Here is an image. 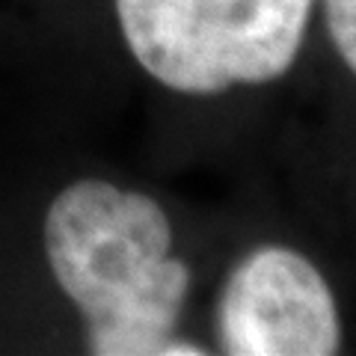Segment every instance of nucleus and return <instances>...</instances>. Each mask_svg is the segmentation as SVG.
<instances>
[{
    "label": "nucleus",
    "instance_id": "f03ea898",
    "mask_svg": "<svg viewBox=\"0 0 356 356\" xmlns=\"http://www.w3.org/2000/svg\"><path fill=\"white\" fill-rule=\"evenodd\" d=\"M315 0H116L137 63L163 86L211 95L282 77Z\"/></svg>",
    "mask_w": 356,
    "mask_h": 356
},
{
    "label": "nucleus",
    "instance_id": "f257e3e1",
    "mask_svg": "<svg viewBox=\"0 0 356 356\" xmlns=\"http://www.w3.org/2000/svg\"><path fill=\"white\" fill-rule=\"evenodd\" d=\"M172 226L152 196L102 178L69 184L44 217L54 280L86 321L98 356H199L172 339L191 270L170 255Z\"/></svg>",
    "mask_w": 356,
    "mask_h": 356
},
{
    "label": "nucleus",
    "instance_id": "20e7f679",
    "mask_svg": "<svg viewBox=\"0 0 356 356\" xmlns=\"http://www.w3.org/2000/svg\"><path fill=\"white\" fill-rule=\"evenodd\" d=\"M324 13L341 60L356 74V0H324Z\"/></svg>",
    "mask_w": 356,
    "mask_h": 356
},
{
    "label": "nucleus",
    "instance_id": "7ed1b4c3",
    "mask_svg": "<svg viewBox=\"0 0 356 356\" xmlns=\"http://www.w3.org/2000/svg\"><path fill=\"white\" fill-rule=\"evenodd\" d=\"M217 332L232 356H330L341 348L330 285L309 259L285 247H261L232 270Z\"/></svg>",
    "mask_w": 356,
    "mask_h": 356
}]
</instances>
